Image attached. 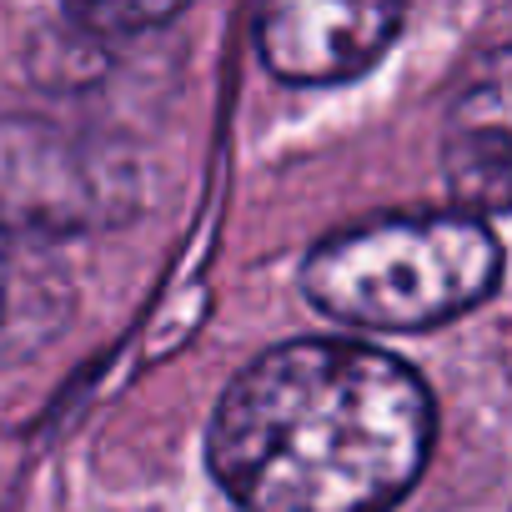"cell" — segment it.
I'll return each instance as SVG.
<instances>
[{"instance_id":"cell-1","label":"cell","mask_w":512,"mask_h":512,"mask_svg":"<svg viewBox=\"0 0 512 512\" xmlns=\"http://www.w3.org/2000/svg\"><path fill=\"white\" fill-rule=\"evenodd\" d=\"M432 452L422 377L362 342H287L216 402L206 457L241 512H387Z\"/></svg>"},{"instance_id":"cell-2","label":"cell","mask_w":512,"mask_h":512,"mask_svg":"<svg viewBox=\"0 0 512 512\" xmlns=\"http://www.w3.org/2000/svg\"><path fill=\"white\" fill-rule=\"evenodd\" d=\"M502 277V246L472 211L382 216L322 241L302 292L347 327L422 332L477 307Z\"/></svg>"},{"instance_id":"cell-3","label":"cell","mask_w":512,"mask_h":512,"mask_svg":"<svg viewBox=\"0 0 512 512\" xmlns=\"http://www.w3.org/2000/svg\"><path fill=\"white\" fill-rule=\"evenodd\" d=\"M407 0H256V51L292 86L362 76L397 36Z\"/></svg>"},{"instance_id":"cell-4","label":"cell","mask_w":512,"mask_h":512,"mask_svg":"<svg viewBox=\"0 0 512 512\" xmlns=\"http://www.w3.org/2000/svg\"><path fill=\"white\" fill-rule=\"evenodd\" d=\"M442 171L467 211H512V46L487 51L442 121Z\"/></svg>"},{"instance_id":"cell-5","label":"cell","mask_w":512,"mask_h":512,"mask_svg":"<svg viewBox=\"0 0 512 512\" xmlns=\"http://www.w3.org/2000/svg\"><path fill=\"white\" fill-rule=\"evenodd\" d=\"M111 201V181L71 141L16 126L0 131V221L31 236L86 226Z\"/></svg>"},{"instance_id":"cell-6","label":"cell","mask_w":512,"mask_h":512,"mask_svg":"<svg viewBox=\"0 0 512 512\" xmlns=\"http://www.w3.org/2000/svg\"><path fill=\"white\" fill-rule=\"evenodd\" d=\"M66 312V267L41 246V236L0 221V357H21L56 337Z\"/></svg>"},{"instance_id":"cell-7","label":"cell","mask_w":512,"mask_h":512,"mask_svg":"<svg viewBox=\"0 0 512 512\" xmlns=\"http://www.w3.org/2000/svg\"><path fill=\"white\" fill-rule=\"evenodd\" d=\"M186 0H66V11L106 36H131V31H151L161 21H171Z\"/></svg>"}]
</instances>
